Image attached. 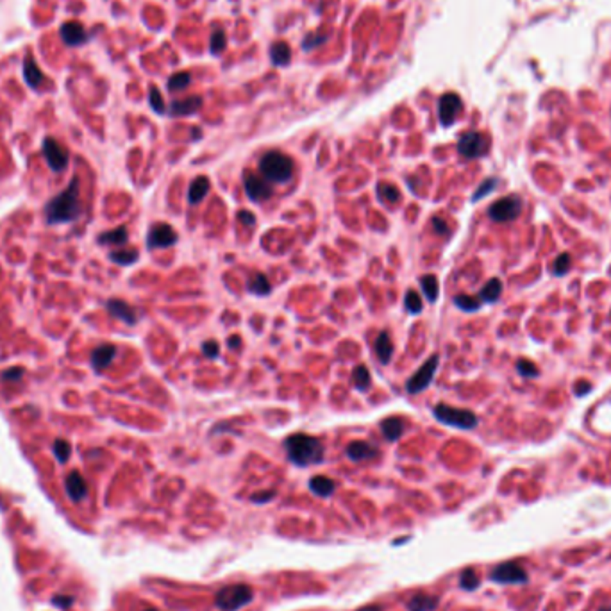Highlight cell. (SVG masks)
<instances>
[{"instance_id": "cell-18", "label": "cell", "mask_w": 611, "mask_h": 611, "mask_svg": "<svg viewBox=\"0 0 611 611\" xmlns=\"http://www.w3.org/2000/svg\"><path fill=\"white\" fill-rule=\"evenodd\" d=\"M115 356H117V347L111 344H102L97 348H94L91 353V367H94L97 372H102L113 363Z\"/></svg>"}, {"instance_id": "cell-41", "label": "cell", "mask_w": 611, "mask_h": 611, "mask_svg": "<svg viewBox=\"0 0 611 611\" xmlns=\"http://www.w3.org/2000/svg\"><path fill=\"white\" fill-rule=\"evenodd\" d=\"M568 270H570V256L559 254L558 258L554 259V265H552V274H554L556 277H561L565 276Z\"/></svg>"}, {"instance_id": "cell-36", "label": "cell", "mask_w": 611, "mask_h": 611, "mask_svg": "<svg viewBox=\"0 0 611 611\" xmlns=\"http://www.w3.org/2000/svg\"><path fill=\"white\" fill-rule=\"evenodd\" d=\"M497 184H499V181L495 177H490V179H485V181L481 182V184H479L478 186V190L473 191V195H472V203H478V200H481V198H485L486 195H490L492 191L495 190V188H497Z\"/></svg>"}, {"instance_id": "cell-34", "label": "cell", "mask_w": 611, "mask_h": 611, "mask_svg": "<svg viewBox=\"0 0 611 611\" xmlns=\"http://www.w3.org/2000/svg\"><path fill=\"white\" fill-rule=\"evenodd\" d=\"M377 193H379V197L383 198V200H386V203L390 204H395L401 200V191H399V188L393 186V184H379L377 186Z\"/></svg>"}, {"instance_id": "cell-25", "label": "cell", "mask_w": 611, "mask_h": 611, "mask_svg": "<svg viewBox=\"0 0 611 611\" xmlns=\"http://www.w3.org/2000/svg\"><path fill=\"white\" fill-rule=\"evenodd\" d=\"M127 240H129V233H127V227L120 226L117 229H111V231H105L98 236V243L101 245H115V247H120V245H126Z\"/></svg>"}, {"instance_id": "cell-5", "label": "cell", "mask_w": 611, "mask_h": 611, "mask_svg": "<svg viewBox=\"0 0 611 611\" xmlns=\"http://www.w3.org/2000/svg\"><path fill=\"white\" fill-rule=\"evenodd\" d=\"M433 413L438 422L450 425V427H456V429L469 431V429H473V427H478L479 424L476 413L470 411V409L452 408V406H447V404H438L436 408H434Z\"/></svg>"}, {"instance_id": "cell-9", "label": "cell", "mask_w": 611, "mask_h": 611, "mask_svg": "<svg viewBox=\"0 0 611 611\" xmlns=\"http://www.w3.org/2000/svg\"><path fill=\"white\" fill-rule=\"evenodd\" d=\"M490 579L499 584H522L527 581V572L517 561H504L492 570Z\"/></svg>"}, {"instance_id": "cell-24", "label": "cell", "mask_w": 611, "mask_h": 611, "mask_svg": "<svg viewBox=\"0 0 611 611\" xmlns=\"http://www.w3.org/2000/svg\"><path fill=\"white\" fill-rule=\"evenodd\" d=\"M408 611H434L438 608V597L429 594H417L406 604Z\"/></svg>"}, {"instance_id": "cell-11", "label": "cell", "mask_w": 611, "mask_h": 611, "mask_svg": "<svg viewBox=\"0 0 611 611\" xmlns=\"http://www.w3.org/2000/svg\"><path fill=\"white\" fill-rule=\"evenodd\" d=\"M243 186H245V193L251 198L252 203H263L274 195L270 182L265 177L252 174V172H245L243 174Z\"/></svg>"}, {"instance_id": "cell-8", "label": "cell", "mask_w": 611, "mask_h": 611, "mask_svg": "<svg viewBox=\"0 0 611 611\" xmlns=\"http://www.w3.org/2000/svg\"><path fill=\"white\" fill-rule=\"evenodd\" d=\"M488 147H490V140L486 138L485 134L470 131L463 134L457 142V152L466 159H478L488 152Z\"/></svg>"}, {"instance_id": "cell-51", "label": "cell", "mask_w": 611, "mask_h": 611, "mask_svg": "<svg viewBox=\"0 0 611 611\" xmlns=\"http://www.w3.org/2000/svg\"><path fill=\"white\" fill-rule=\"evenodd\" d=\"M227 345H229V347H231V348L240 347V345H242V340H240V336L238 334L231 336V338H229V341H227Z\"/></svg>"}, {"instance_id": "cell-21", "label": "cell", "mask_w": 611, "mask_h": 611, "mask_svg": "<svg viewBox=\"0 0 611 611\" xmlns=\"http://www.w3.org/2000/svg\"><path fill=\"white\" fill-rule=\"evenodd\" d=\"M24 79L33 89H38L41 86V82H45L43 72H41L40 66L36 65V61L31 56H27L24 59Z\"/></svg>"}, {"instance_id": "cell-42", "label": "cell", "mask_w": 611, "mask_h": 611, "mask_svg": "<svg viewBox=\"0 0 611 611\" xmlns=\"http://www.w3.org/2000/svg\"><path fill=\"white\" fill-rule=\"evenodd\" d=\"M149 102H150V108H152V110H154L158 115H163L166 111L165 101H163L161 94H159V89L156 88V86H152V88H150Z\"/></svg>"}, {"instance_id": "cell-23", "label": "cell", "mask_w": 611, "mask_h": 611, "mask_svg": "<svg viewBox=\"0 0 611 611\" xmlns=\"http://www.w3.org/2000/svg\"><path fill=\"white\" fill-rule=\"evenodd\" d=\"M374 351H376V356L377 360L381 361L383 365H388L390 360H392V354H393V347H392V340H390V334L386 331L379 332L376 338V344H374Z\"/></svg>"}, {"instance_id": "cell-15", "label": "cell", "mask_w": 611, "mask_h": 611, "mask_svg": "<svg viewBox=\"0 0 611 611\" xmlns=\"http://www.w3.org/2000/svg\"><path fill=\"white\" fill-rule=\"evenodd\" d=\"M105 308H108V311H110L111 316L122 320L124 324L134 325L138 322V315H136V311L133 309V306H129L126 300L110 299L105 302Z\"/></svg>"}, {"instance_id": "cell-30", "label": "cell", "mask_w": 611, "mask_h": 611, "mask_svg": "<svg viewBox=\"0 0 611 611\" xmlns=\"http://www.w3.org/2000/svg\"><path fill=\"white\" fill-rule=\"evenodd\" d=\"M420 288H422V292H424L425 299L429 300V302L438 300V295H440V283H438L436 276H433V274H427V276L420 277Z\"/></svg>"}, {"instance_id": "cell-3", "label": "cell", "mask_w": 611, "mask_h": 611, "mask_svg": "<svg viewBox=\"0 0 611 611\" xmlns=\"http://www.w3.org/2000/svg\"><path fill=\"white\" fill-rule=\"evenodd\" d=\"M259 172L268 182L284 184L293 175V161L283 152L270 150L263 158L259 159Z\"/></svg>"}, {"instance_id": "cell-16", "label": "cell", "mask_w": 611, "mask_h": 611, "mask_svg": "<svg viewBox=\"0 0 611 611\" xmlns=\"http://www.w3.org/2000/svg\"><path fill=\"white\" fill-rule=\"evenodd\" d=\"M345 454L353 462H369V459H374V457L379 456V450L370 441L358 440L353 441V443H348L347 449H345Z\"/></svg>"}, {"instance_id": "cell-31", "label": "cell", "mask_w": 611, "mask_h": 611, "mask_svg": "<svg viewBox=\"0 0 611 611\" xmlns=\"http://www.w3.org/2000/svg\"><path fill=\"white\" fill-rule=\"evenodd\" d=\"M140 254L134 249H122V251H115L110 254V259L113 263L120 265V267H131L138 261Z\"/></svg>"}, {"instance_id": "cell-12", "label": "cell", "mask_w": 611, "mask_h": 611, "mask_svg": "<svg viewBox=\"0 0 611 611\" xmlns=\"http://www.w3.org/2000/svg\"><path fill=\"white\" fill-rule=\"evenodd\" d=\"M463 110V102L457 94H446L441 95L440 102H438V117H440L441 126L449 127L452 126L456 118L459 117Z\"/></svg>"}, {"instance_id": "cell-17", "label": "cell", "mask_w": 611, "mask_h": 611, "mask_svg": "<svg viewBox=\"0 0 611 611\" xmlns=\"http://www.w3.org/2000/svg\"><path fill=\"white\" fill-rule=\"evenodd\" d=\"M65 490L73 502H81L82 499L88 497V485L78 470H73L66 476Z\"/></svg>"}, {"instance_id": "cell-38", "label": "cell", "mask_w": 611, "mask_h": 611, "mask_svg": "<svg viewBox=\"0 0 611 611\" xmlns=\"http://www.w3.org/2000/svg\"><path fill=\"white\" fill-rule=\"evenodd\" d=\"M459 587H462L463 590H469V591L479 588V577L478 574H476V570L466 568L465 572H462V575H459Z\"/></svg>"}, {"instance_id": "cell-49", "label": "cell", "mask_w": 611, "mask_h": 611, "mask_svg": "<svg viewBox=\"0 0 611 611\" xmlns=\"http://www.w3.org/2000/svg\"><path fill=\"white\" fill-rule=\"evenodd\" d=\"M72 603H73L72 595H57L56 599H54V604H57L59 608H68Z\"/></svg>"}, {"instance_id": "cell-2", "label": "cell", "mask_w": 611, "mask_h": 611, "mask_svg": "<svg viewBox=\"0 0 611 611\" xmlns=\"http://www.w3.org/2000/svg\"><path fill=\"white\" fill-rule=\"evenodd\" d=\"M288 462L295 466H311L324 462V446L322 441L309 434L297 433L284 440Z\"/></svg>"}, {"instance_id": "cell-33", "label": "cell", "mask_w": 611, "mask_h": 611, "mask_svg": "<svg viewBox=\"0 0 611 611\" xmlns=\"http://www.w3.org/2000/svg\"><path fill=\"white\" fill-rule=\"evenodd\" d=\"M454 304H456L459 309H463V311L472 313V311H478V309L481 308V299L470 295H457L454 297Z\"/></svg>"}, {"instance_id": "cell-7", "label": "cell", "mask_w": 611, "mask_h": 611, "mask_svg": "<svg viewBox=\"0 0 611 611\" xmlns=\"http://www.w3.org/2000/svg\"><path fill=\"white\" fill-rule=\"evenodd\" d=\"M438 363H440V356L433 354L429 360L422 365L420 369L411 376V379L406 383V392L411 393V395H417V393L424 392L425 388H429L431 383L434 379V374H436Z\"/></svg>"}, {"instance_id": "cell-10", "label": "cell", "mask_w": 611, "mask_h": 611, "mask_svg": "<svg viewBox=\"0 0 611 611\" xmlns=\"http://www.w3.org/2000/svg\"><path fill=\"white\" fill-rule=\"evenodd\" d=\"M41 152H43V158L47 161V165L50 166V170L63 172L68 166V152H66L65 147L61 145L57 140L45 138L43 145H41Z\"/></svg>"}, {"instance_id": "cell-54", "label": "cell", "mask_w": 611, "mask_h": 611, "mask_svg": "<svg viewBox=\"0 0 611 611\" xmlns=\"http://www.w3.org/2000/svg\"><path fill=\"white\" fill-rule=\"evenodd\" d=\"M147 611H158V610H147Z\"/></svg>"}, {"instance_id": "cell-52", "label": "cell", "mask_w": 611, "mask_h": 611, "mask_svg": "<svg viewBox=\"0 0 611 611\" xmlns=\"http://www.w3.org/2000/svg\"><path fill=\"white\" fill-rule=\"evenodd\" d=\"M356 611H383V606H379V604H369V606H363Z\"/></svg>"}, {"instance_id": "cell-13", "label": "cell", "mask_w": 611, "mask_h": 611, "mask_svg": "<svg viewBox=\"0 0 611 611\" xmlns=\"http://www.w3.org/2000/svg\"><path fill=\"white\" fill-rule=\"evenodd\" d=\"M177 243V233L168 223H156L150 227L147 235V247L149 249H166Z\"/></svg>"}, {"instance_id": "cell-6", "label": "cell", "mask_w": 611, "mask_h": 611, "mask_svg": "<svg viewBox=\"0 0 611 611\" xmlns=\"http://www.w3.org/2000/svg\"><path fill=\"white\" fill-rule=\"evenodd\" d=\"M522 198L518 197V195H508V197H502L499 198V200H495L494 204L490 206V209H488V216H490L494 222L499 223H506V222H513V220H517L518 216H520V213H522Z\"/></svg>"}, {"instance_id": "cell-43", "label": "cell", "mask_w": 611, "mask_h": 611, "mask_svg": "<svg viewBox=\"0 0 611 611\" xmlns=\"http://www.w3.org/2000/svg\"><path fill=\"white\" fill-rule=\"evenodd\" d=\"M517 372L522 377H536L538 376V369L534 367V363L527 360H518L517 363Z\"/></svg>"}, {"instance_id": "cell-1", "label": "cell", "mask_w": 611, "mask_h": 611, "mask_svg": "<svg viewBox=\"0 0 611 611\" xmlns=\"http://www.w3.org/2000/svg\"><path fill=\"white\" fill-rule=\"evenodd\" d=\"M81 215V203H79V179L73 177L68 186L50 198L45 206V219L47 223H68L78 220Z\"/></svg>"}, {"instance_id": "cell-45", "label": "cell", "mask_w": 611, "mask_h": 611, "mask_svg": "<svg viewBox=\"0 0 611 611\" xmlns=\"http://www.w3.org/2000/svg\"><path fill=\"white\" fill-rule=\"evenodd\" d=\"M24 376V369H20V367H15V369H8L2 372V381H6V383H11V381H20V377Z\"/></svg>"}, {"instance_id": "cell-53", "label": "cell", "mask_w": 611, "mask_h": 611, "mask_svg": "<svg viewBox=\"0 0 611 611\" xmlns=\"http://www.w3.org/2000/svg\"><path fill=\"white\" fill-rule=\"evenodd\" d=\"M599 611H611V606H608V608H601Z\"/></svg>"}, {"instance_id": "cell-29", "label": "cell", "mask_w": 611, "mask_h": 611, "mask_svg": "<svg viewBox=\"0 0 611 611\" xmlns=\"http://www.w3.org/2000/svg\"><path fill=\"white\" fill-rule=\"evenodd\" d=\"M502 293V283L501 279H497V277H494V279H490L488 283L485 284V286L481 288V293H479V299L483 300V302H488V304H494L497 302L499 297H501Z\"/></svg>"}, {"instance_id": "cell-14", "label": "cell", "mask_w": 611, "mask_h": 611, "mask_svg": "<svg viewBox=\"0 0 611 611\" xmlns=\"http://www.w3.org/2000/svg\"><path fill=\"white\" fill-rule=\"evenodd\" d=\"M59 36L68 47H79L89 40V34L79 22H65L59 29Z\"/></svg>"}, {"instance_id": "cell-39", "label": "cell", "mask_w": 611, "mask_h": 611, "mask_svg": "<svg viewBox=\"0 0 611 611\" xmlns=\"http://www.w3.org/2000/svg\"><path fill=\"white\" fill-rule=\"evenodd\" d=\"M54 456H56V459L59 463H66L68 462L70 454H72V447H70V443L66 440H56L54 441Z\"/></svg>"}, {"instance_id": "cell-28", "label": "cell", "mask_w": 611, "mask_h": 611, "mask_svg": "<svg viewBox=\"0 0 611 611\" xmlns=\"http://www.w3.org/2000/svg\"><path fill=\"white\" fill-rule=\"evenodd\" d=\"M270 59L276 66H286L292 61V50L284 41H277L270 47Z\"/></svg>"}, {"instance_id": "cell-4", "label": "cell", "mask_w": 611, "mask_h": 611, "mask_svg": "<svg viewBox=\"0 0 611 611\" xmlns=\"http://www.w3.org/2000/svg\"><path fill=\"white\" fill-rule=\"evenodd\" d=\"M254 597V590L249 584H227L215 594V604L220 611H238L247 606Z\"/></svg>"}, {"instance_id": "cell-27", "label": "cell", "mask_w": 611, "mask_h": 611, "mask_svg": "<svg viewBox=\"0 0 611 611\" xmlns=\"http://www.w3.org/2000/svg\"><path fill=\"white\" fill-rule=\"evenodd\" d=\"M247 290H249V293H252V295H258V297L270 295L272 284H270V281L267 279V276H265V274H259L258 272V274H254V276L249 279Z\"/></svg>"}, {"instance_id": "cell-19", "label": "cell", "mask_w": 611, "mask_h": 611, "mask_svg": "<svg viewBox=\"0 0 611 611\" xmlns=\"http://www.w3.org/2000/svg\"><path fill=\"white\" fill-rule=\"evenodd\" d=\"M203 105V98L195 95V97H186L181 98V101H174L168 108V113L172 117H188L191 113H197Z\"/></svg>"}, {"instance_id": "cell-20", "label": "cell", "mask_w": 611, "mask_h": 611, "mask_svg": "<svg viewBox=\"0 0 611 611\" xmlns=\"http://www.w3.org/2000/svg\"><path fill=\"white\" fill-rule=\"evenodd\" d=\"M209 188H211V182L206 175H198V177H195L193 181H191L190 188H188V203H190L191 206H197V204L203 203L204 197H206L207 191H209Z\"/></svg>"}, {"instance_id": "cell-40", "label": "cell", "mask_w": 611, "mask_h": 611, "mask_svg": "<svg viewBox=\"0 0 611 611\" xmlns=\"http://www.w3.org/2000/svg\"><path fill=\"white\" fill-rule=\"evenodd\" d=\"M226 47H227L226 31H223V29H216L215 33H213V36H211V43H209L211 54L223 52V50H226Z\"/></svg>"}, {"instance_id": "cell-44", "label": "cell", "mask_w": 611, "mask_h": 611, "mask_svg": "<svg viewBox=\"0 0 611 611\" xmlns=\"http://www.w3.org/2000/svg\"><path fill=\"white\" fill-rule=\"evenodd\" d=\"M203 353L207 360H216L220 356V347L215 340H207L203 344Z\"/></svg>"}, {"instance_id": "cell-26", "label": "cell", "mask_w": 611, "mask_h": 611, "mask_svg": "<svg viewBox=\"0 0 611 611\" xmlns=\"http://www.w3.org/2000/svg\"><path fill=\"white\" fill-rule=\"evenodd\" d=\"M309 490L318 497H331L336 490V483L332 479L325 478V476H315L309 481Z\"/></svg>"}, {"instance_id": "cell-35", "label": "cell", "mask_w": 611, "mask_h": 611, "mask_svg": "<svg viewBox=\"0 0 611 611\" xmlns=\"http://www.w3.org/2000/svg\"><path fill=\"white\" fill-rule=\"evenodd\" d=\"M404 308L408 309V313H411V315H418V313H422V309H424V304H422L420 295H418L415 290H409V292L406 293Z\"/></svg>"}, {"instance_id": "cell-37", "label": "cell", "mask_w": 611, "mask_h": 611, "mask_svg": "<svg viewBox=\"0 0 611 611\" xmlns=\"http://www.w3.org/2000/svg\"><path fill=\"white\" fill-rule=\"evenodd\" d=\"M190 81H191L190 73L177 72L168 79V89H170V91H181V89H186L188 84H190Z\"/></svg>"}, {"instance_id": "cell-32", "label": "cell", "mask_w": 611, "mask_h": 611, "mask_svg": "<svg viewBox=\"0 0 611 611\" xmlns=\"http://www.w3.org/2000/svg\"><path fill=\"white\" fill-rule=\"evenodd\" d=\"M353 379H354V385H356V388L360 390V392H367V390L370 388V385H372V377H370L369 369H367L365 365H358L356 369H354Z\"/></svg>"}, {"instance_id": "cell-46", "label": "cell", "mask_w": 611, "mask_h": 611, "mask_svg": "<svg viewBox=\"0 0 611 611\" xmlns=\"http://www.w3.org/2000/svg\"><path fill=\"white\" fill-rule=\"evenodd\" d=\"M274 497H276V492L274 490H268V492H258V494H254L251 497L252 502H256V504H267V502L274 501Z\"/></svg>"}, {"instance_id": "cell-47", "label": "cell", "mask_w": 611, "mask_h": 611, "mask_svg": "<svg viewBox=\"0 0 611 611\" xmlns=\"http://www.w3.org/2000/svg\"><path fill=\"white\" fill-rule=\"evenodd\" d=\"M433 227L438 235H447V233H449V226H447L441 219H438V216H434L433 219Z\"/></svg>"}, {"instance_id": "cell-50", "label": "cell", "mask_w": 611, "mask_h": 611, "mask_svg": "<svg viewBox=\"0 0 611 611\" xmlns=\"http://www.w3.org/2000/svg\"><path fill=\"white\" fill-rule=\"evenodd\" d=\"M590 390H591L590 383H584V385H579L577 386V392H575V393H577V397H583V395H587V393L590 392Z\"/></svg>"}, {"instance_id": "cell-22", "label": "cell", "mask_w": 611, "mask_h": 611, "mask_svg": "<svg viewBox=\"0 0 611 611\" xmlns=\"http://www.w3.org/2000/svg\"><path fill=\"white\" fill-rule=\"evenodd\" d=\"M404 420L401 417H388L381 422V431L388 441H397L404 433Z\"/></svg>"}, {"instance_id": "cell-48", "label": "cell", "mask_w": 611, "mask_h": 611, "mask_svg": "<svg viewBox=\"0 0 611 611\" xmlns=\"http://www.w3.org/2000/svg\"><path fill=\"white\" fill-rule=\"evenodd\" d=\"M238 219H240V222L245 223V226H254V222H256V216L252 215V213H249V211H240Z\"/></svg>"}]
</instances>
